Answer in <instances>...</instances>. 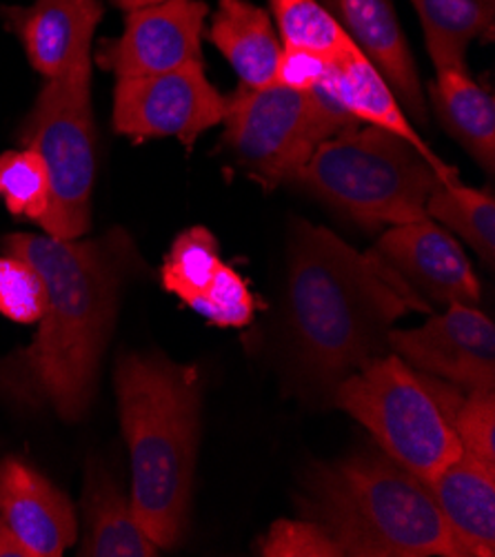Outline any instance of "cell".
Returning <instances> with one entry per match:
<instances>
[{
  "label": "cell",
  "mask_w": 495,
  "mask_h": 557,
  "mask_svg": "<svg viewBox=\"0 0 495 557\" xmlns=\"http://www.w3.org/2000/svg\"><path fill=\"white\" fill-rule=\"evenodd\" d=\"M3 249L40 273L47 305L34 341L0 358V398L23 411L49 409L78 422L96 396L123 283L143 269L138 249L123 230L85 243L12 234Z\"/></svg>",
  "instance_id": "obj_1"
},
{
  "label": "cell",
  "mask_w": 495,
  "mask_h": 557,
  "mask_svg": "<svg viewBox=\"0 0 495 557\" xmlns=\"http://www.w3.org/2000/svg\"><path fill=\"white\" fill-rule=\"evenodd\" d=\"M431 311L371 251L296 220L289 238L287 326L298 377L322 396L387 354L394 322Z\"/></svg>",
  "instance_id": "obj_2"
},
{
  "label": "cell",
  "mask_w": 495,
  "mask_h": 557,
  "mask_svg": "<svg viewBox=\"0 0 495 557\" xmlns=\"http://www.w3.org/2000/svg\"><path fill=\"white\" fill-rule=\"evenodd\" d=\"M114 382L132 460L134 513L158 548H174L189 522L200 371L164 356L125 354Z\"/></svg>",
  "instance_id": "obj_3"
},
{
  "label": "cell",
  "mask_w": 495,
  "mask_h": 557,
  "mask_svg": "<svg viewBox=\"0 0 495 557\" xmlns=\"http://www.w3.org/2000/svg\"><path fill=\"white\" fill-rule=\"evenodd\" d=\"M298 507L354 557H462L422 480L387 454L364 451L309 469Z\"/></svg>",
  "instance_id": "obj_4"
},
{
  "label": "cell",
  "mask_w": 495,
  "mask_h": 557,
  "mask_svg": "<svg viewBox=\"0 0 495 557\" xmlns=\"http://www.w3.org/2000/svg\"><path fill=\"white\" fill-rule=\"evenodd\" d=\"M458 172L433 162L413 145L373 125H354L315 147L296 181L309 194L364 230L426 218L424 205L440 181Z\"/></svg>",
  "instance_id": "obj_5"
},
{
  "label": "cell",
  "mask_w": 495,
  "mask_h": 557,
  "mask_svg": "<svg viewBox=\"0 0 495 557\" xmlns=\"http://www.w3.org/2000/svg\"><path fill=\"white\" fill-rule=\"evenodd\" d=\"M21 140L47 166L51 207L40 230L61 240L89 232L96 181V129L91 114V45L59 76L47 78Z\"/></svg>",
  "instance_id": "obj_6"
},
{
  "label": "cell",
  "mask_w": 495,
  "mask_h": 557,
  "mask_svg": "<svg viewBox=\"0 0 495 557\" xmlns=\"http://www.w3.org/2000/svg\"><path fill=\"white\" fill-rule=\"evenodd\" d=\"M334 400L371 431L384 454L424 484L462 454L426 375L398 354H384L345 377Z\"/></svg>",
  "instance_id": "obj_7"
},
{
  "label": "cell",
  "mask_w": 495,
  "mask_h": 557,
  "mask_svg": "<svg viewBox=\"0 0 495 557\" xmlns=\"http://www.w3.org/2000/svg\"><path fill=\"white\" fill-rule=\"evenodd\" d=\"M223 143L247 174L264 185L294 183L315 147L326 140L307 91L283 85L240 87L227 98Z\"/></svg>",
  "instance_id": "obj_8"
},
{
  "label": "cell",
  "mask_w": 495,
  "mask_h": 557,
  "mask_svg": "<svg viewBox=\"0 0 495 557\" xmlns=\"http://www.w3.org/2000/svg\"><path fill=\"white\" fill-rule=\"evenodd\" d=\"M227 98L205 76L202 63L138 76L119 78L114 89V129L143 143L147 138H178L187 149L225 121Z\"/></svg>",
  "instance_id": "obj_9"
},
{
  "label": "cell",
  "mask_w": 495,
  "mask_h": 557,
  "mask_svg": "<svg viewBox=\"0 0 495 557\" xmlns=\"http://www.w3.org/2000/svg\"><path fill=\"white\" fill-rule=\"evenodd\" d=\"M207 16L205 0H160L129 10L123 34L100 45L96 63L116 78L153 76L202 63Z\"/></svg>",
  "instance_id": "obj_10"
},
{
  "label": "cell",
  "mask_w": 495,
  "mask_h": 557,
  "mask_svg": "<svg viewBox=\"0 0 495 557\" xmlns=\"http://www.w3.org/2000/svg\"><path fill=\"white\" fill-rule=\"evenodd\" d=\"M387 341L420 373L467 392L495 388V326L478 307L451 305L418 329H392Z\"/></svg>",
  "instance_id": "obj_11"
},
{
  "label": "cell",
  "mask_w": 495,
  "mask_h": 557,
  "mask_svg": "<svg viewBox=\"0 0 495 557\" xmlns=\"http://www.w3.org/2000/svg\"><path fill=\"white\" fill-rule=\"evenodd\" d=\"M371 253L429 307L480 302V281L469 258L431 218L389 227Z\"/></svg>",
  "instance_id": "obj_12"
},
{
  "label": "cell",
  "mask_w": 495,
  "mask_h": 557,
  "mask_svg": "<svg viewBox=\"0 0 495 557\" xmlns=\"http://www.w3.org/2000/svg\"><path fill=\"white\" fill-rule=\"evenodd\" d=\"M349 40L384 76L403 109L420 125L426 123V102L413 53L407 45L394 0H320Z\"/></svg>",
  "instance_id": "obj_13"
},
{
  "label": "cell",
  "mask_w": 495,
  "mask_h": 557,
  "mask_svg": "<svg viewBox=\"0 0 495 557\" xmlns=\"http://www.w3.org/2000/svg\"><path fill=\"white\" fill-rule=\"evenodd\" d=\"M0 516L32 557H61L78 535L70 497L21 458L0 462Z\"/></svg>",
  "instance_id": "obj_14"
},
{
  "label": "cell",
  "mask_w": 495,
  "mask_h": 557,
  "mask_svg": "<svg viewBox=\"0 0 495 557\" xmlns=\"http://www.w3.org/2000/svg\"><path fill=\"white\" fill-rule=\"evenodd\" d=\"M18 34L32 67L45 78L59 76L91 45L102 18L100 0H34L29 8L3 10Z\"/></svg>",
  "instance_id": "obj_15"
},
{
  "label": "cell",
  "mask_w": 495,
  "mask_h": 557,
  "mask_svg": "<svg viewBox=\"0 0 495 557\" xmlns=\"http://www.w3.org/2000/svg\"><path fill=\"white\" fill-rule=\"evenodd\" d=\"M433 503L451 529L462 557L495 555V467L460 454L426 482Z\"/></svg>",
  "instance_id": "obj_16"
},
{
  "label": "cell",
  "mask_w": 495,
  "mask_h": 557,
  "mask_svg": "<svg viewBox=\"0 0 495 557\" xmlns=\"http://www.w3.org/2000/svg\"><path fill=\"white\" fill-rule=\"evenodd\" d=\"M207 38L225 55L245 89L276 83L283 42L267 10L251 0H218Z\"/></svg>",
  "instance_id": "obj_17"
},
{
  "label": "cell",
  "mask_w": 495,
  "mask_h": 557,
  "mask_svg": "<svg viewBox=\"0 0 495 557\" xmlns=\"http://www.w3.org/2000/svg\"><path fill=\"white\" fill-rule=\"evenodd\" d=\"M85 537L81 555L87 557H153L158 546L140 527L132 497L100 462H89L83 491Z\"/></svg>",
  "instance_id": "obj_18"
},
{
  "label": "cell",
  "mask_w": 495,
  "mask_h": 557,
  "mask_svg": "<svg viewBox=\"0 0 495 557\" xmlns=\"http://www.w3.org/2000/svg\"><path fill=\"white\" fill-rule=\"evenodd\" d=\"M431 104L443 127L462 149L493 174L495 170V102L469 72L437 70L429 87Z\"/></svg>",
  "instance_id": "obj_19"
},
{
  "label": "cell",
  "mask_w": 495,
  "mask_h": 557,
  "mask_svg": "<svg viewBox=\"0 0 495 557\" xmlns=\"http://www.w3.org/2000/svg\"><path fill=\"white\" fill-rule=\"evenodd\" d=\"M411 5L420 16L424 45L435 72H469V45L480 36H493L495 0H411Z\"/></svg>",
  "instance_id": "obj_20"
},
{
  "label": "cell",
  "mask_w": 495,
  "mask_h": 557,
  "mask_svg": "<svg viewBox=\"0 0 495 557\" xmlns=\"http://www.w3.org/2000/svg\"><path fill=\"white\" fill-rule=\"evenodd\" d=\"M334 63L338 70L343 100L358 123L392 132L398 138L413 145L429 160L437 164L443 162L420 138L389 83L384 81V76L364 59L360 49L349 51Z\"/></svg>",
  "instance_id": "obj_21"
},
{
  "label": "cell",
  "mask_w": 495,
  "mask_h": 557,
  "mask_svg": "<svg viewBox=\"0 0 495 557\" xmlns=\"http://www.w3.org/2000/svg\"><path fill=\"white\" fill-rule=\"evenodd\" d=\"M426 218L458 234L488 269L495 264V200L493 194L454 181H440L426 198Z\"/></svg>",
  "instance_id": "obj_22"
},
{
  "label": "cell",
  "mask_w": 495,
  "mask_h": 557,
  "mask_svg": "<svg viewBox=\"0 0 495 557\" xmlns=\"http://www.w3.org/2000/svg\"><path fill=\"white\" fill-rule=\"evenodd\" d=\"M269 12L283 47L307 49L326 61L358 49L320 0H269Z\"/></svg>",
  "instance_id": "obj_23"
},
{
  "label": "cell",
  "mask_w": 495,
  "mask_h": 557,
  "mask_svg": "<svg viewBox=\"0 0 495 557\" xmlns=\"http://www.w3.org/2000/svg\"><path fill=\"white\" fill-rule=\"evenodd\" d=\"M426 382L456 431L462 451L495 467V388H473L460 396L458 386L445 380L426 375Z\"/></svg>",
  "instance_id": "obj_24"
},
{
  "label": "cell",
  "mask_w": 495,
  "mask_h": 557,
  "mask_svg": "<svg viewBox=\"0 0 495 557\" xmlns=\"http://www.w3.org/2000/svg\"><path fill=\"white\" fill-rule=\"evenodd\" d=\"M220 267L223 260L215 236L207 227H191L174 240L162 262V287L191 307Z\"/></svg>",
  "instance_id": "obj_25"
},
{
  "label": "cell",
  "mask_w": 495,
  "mask_h": 557,
  "mask_svg": "<svg viewBox=\"0 0 495 557\" xmlns=\"http://www.w3.org/2000/svg\"><path fill=\"white\" fill-rule=\"evenodd\" d=\"M0 198L16 218L45 220L51 207V183L40 156L27 147L0 156Z\"/></svg>",
  "instance_id": "obj_26"
},
{
  "label": "cell",
  "mask_w": 495,
  "mask_h": 557,
  "mask_svg": "<svg viewBox=\"0 0 495 557\" xmlns=\"http://www.w3.org/2000/svg\"><path fill=\"white\" fill-rule=\"evenodd\" d=\"M47 289L40 273L23 258L0 256V313L18 324H34L45 313Z\"/></svg>",
  "instance_id": "obj_27"
},
{
  "label": "cell",
  "mask_w": 495,
  "mask_h": 557,
  "mask_svg": "<svg viewBox=\"0 0 495 557\" xmlns=\"http://www.w3.org/2000/svg\"><path fill=\"white\" fill-rule=\"evenodd\" d=\"M191 309L215 326H245L253 318L256 300L243 275L223 262Z\"/></svg>",
  "instance_id": "obj_28"
},
{
  "label": "cell",
  "mask_w": 495,
  "mask_h": 557,
  "mask_svg": "<svg viewBox=\"0 0 495 557\" xmlns=\"http://www.w3.org/2000/svg\"><path fill=\"white\" fill-rule=\"evenodd\" d=\"M264 557H338V544L313 520H279L260 540Z\"/></svg>",
  "instance_id": "obj_29"
},
{
  "label": "cell",
  "mask_w": 495,
  "mask_h": 557,
  "mask_svg": "<svg viewBox=\"0 0 495 557\" xmlns=\"http://www.w3.org/2000/svg\"><path fill=\"white\" fill-rule=\"evenodd\" d=\"M332 61L322 59V55L298 49V47H283L281 61L276 67V85H283L294 91H311L326 74Z\"/></svg>",
  "instance_id": "obj_30"
},
{
  "label": "cell",
  "mask_w": 495,
  "mask_h": 557,
  "mask_svg": "<svg viewBox=\"0 0 495 557\" xmlns=\"http://www.w3.org/2000/svg\"><path fill=\"white\" fill-rule=\"evenodd\" d=\"M0 557H32V553L23 546V542L8 527L3 516H0Z\"/></svg>",
  "instance_id": "obj_31"
},
{
  "label": "cell",
  "mask_w": 495,
  "mask_h": 557,
  "mask_svg": "<svg viewBox=\"0 0 495 557\" xmlns=\"http://www.w3.org/2000/svg\"><path fill=\"white\" fill-rule=\"evenodd\" d=\"M112 3L125 12L143 8V5H151V3H160V0H112Z\"/></svg>",
  "instance_id": "obj_32"
}]
</instances>
